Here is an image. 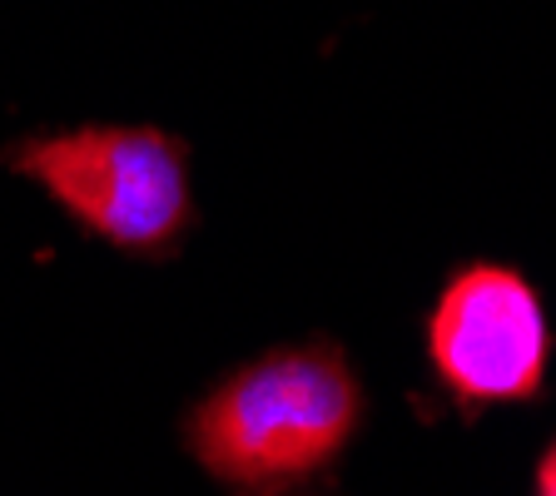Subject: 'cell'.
I'll return each instance as SVG.
<instances>
[{
  "mask_svg": "<svg viewBox=\"0 0 556 496\" xmlns=\"http://www.w3.org/2000/svg\"><path fill=\"white\" fill-rule=\"evenodd\" d=\"M358 407V382L333 343L278 347L199 407L189 442L214 476L278 486L324 467L353 437Z\"/></svg>",
  "mask_w": 556,
  "mask_h": 496,
  "instance_id": "cell-1",
  "label": "cell"
},
{
  "mask_svg": "<svg viewBox=\"0 0 556 496\" xmlns=\"http://www.w3.org/2000/svg\"><path fill=\"white\" fill-rule=\"evenodd\" d=\"M11 169L125 254H169L194 224L189 144L154 125H85L21 139Z\"/></svg>",
  "mask_w": 556,
  "mask_h": 496,
  "instance_id": "cell-2",
  "label": "cell"
},
{
  "mask_svg": "<svg viewBox=\"0 0 556 496\" xmlns=\"http://www.w3.org/2000/svg\"><path fill=\"white\" fill-rule=\"evenodd\" d=\"M432 363L463 397H532L546 372V313L517 268L467 264L428 323Z\"/></svg>",
  "mask_w": 556,
  "mask_h": 496,
  "instance_id": "cell-3",
  "label": "cell"
},
{
  "mask_svg": "<svg viewBox=\"0 0 556 496\" xmlns=\"http://www.w3.org/2000/svg\"><path fill=\"white\" fill-rule=\"evenodd\" d=\"M536 492H542V496H556V447L546 452L542 472H536Z\"/></svg>",
  "mask_w": 556,
  "mask_h": 496,
  "instance_id": "cell-4",
  "label": "cell"
}]
</instances>
